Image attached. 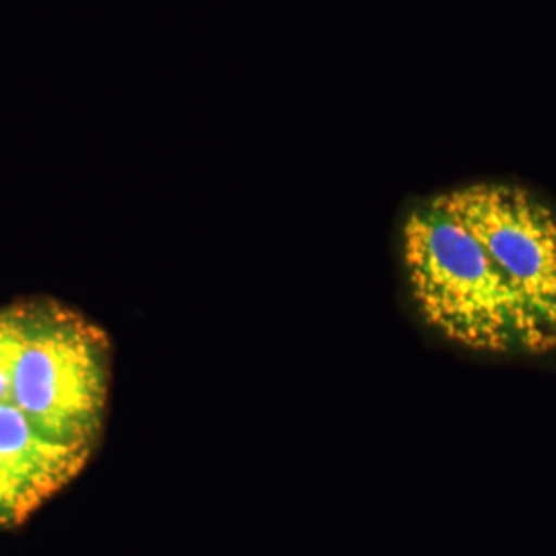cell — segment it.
<instances>
[{"instance_id": "obj_1", "label": "cell", "mask_w": 556, "mask_h": 556, "mask_svg": "<svg viewBox=\"0 0 556 556\" xmlns=\"http://www.w3.org/2000/svg\"><path fill=\"white\" fill-rule=\"evenodd\" d=\"M402 266L420 319L480 355H551L497 264L429 199L402 225Z\"/></svg>"}, {"instance_id": "obj_2", "label": "cell", "mask_w": 556, "mask_h": 556, "mask_svg": "<svg viewBox=\"0 0 556 556\" xmlns=\"http://www.w3.org/2000/svg\"><path fill=\"white\" fill-rule=\"evenodd\" d=\"M110 394V340L59 303H27L11 402L50 438L91 447Z\"/></svg>"}, {"instance_id": "obj_3", "label": "cell", "mask_w": 556, "mask_h": 556, "mask_svg": "<svg viewBox=\"0 0 556 556\" xmlns=\"http://www.w3.org/2000/svg\"><path fill=\"white\" fill-rule=\"evenodd\" d=\"M497 264L523 314L556 351V213L514 184H472L433 197Z\"/></svg>"}, {"instance_id": "obj_4", "label": "cell", "mask_w": 556, "mask_h": 556, "mask_svg": "<svg viewBox=\"0 0 556 556\" xmlns=\"http://www.w3.org/2000/svg\"><path fill=\"white\" fill-rule=\"evenodd\" d=\"M91 452L46 435L13 402H0V470L40 505L79 475Z\"/></svg>"}, {"instance_id": "obj_5", "label": "cell", "mask_w": 556, "mask_h": 556, "mask_svg": "<svg viewBox=\"0 0 556 556\" xmlns=\"http://www.w3.org/2000/svg\"><path fill=\"white\" fill-rule=\"evenodd\" d=\"M27 326V303L0 309V402H11L13 371Z\"/></svg>"}, {"instance_id": "obj_6", "label": "cell", "mask_w": 556, "mask_h": 556, "mask_svg": "<svg viewBox=\"0 0 556 556\" xmlns=\"http://www.w3.org/2000/svg\"><path fill=\"white\" fill-rule=\"evenodd\" d=\"M38 507L40 503L15 478L0 470V526L23 523Z\"/></svg>"}]
</instances>
